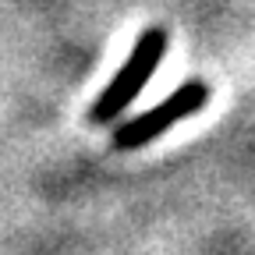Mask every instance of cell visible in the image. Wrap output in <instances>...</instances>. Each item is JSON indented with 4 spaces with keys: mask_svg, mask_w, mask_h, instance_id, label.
<instances>
[{
    "mask_svg": "<svg viewBox=\"0 0 255 255\" xmlns=\"http://www.w3.org/2000/svg\"><path fill=\"white\" fill-rule=\"evenodd\" d=\"M163 53H167V28H163V25L145 28L142 36L135 39L131 57L124 60V68L110 78V85L100 92V100L92 103V110H89L92 124H107V121H114L117 114H124L128 103H131L135 96L149 85V78L156 75Z\"/></svg>",
    "mask_w": 255,
    "mask_h": 255,
    "instance_id": "6da1fadb",
    "label": "cell"
},
{
    "mask_svg": "<svg viewBox=\"0 0 255 255\" xmlns=\"http://www.w3.org/2000/svg\"><path fill=\"white\" fill-rule=\"evenodd\" d=\"M206 103H209V82L191 78V82H184L177 92H170L167 100H159L152 110L131 117L128 124H121L110 142H114V149H142V145H149L152 138H159L167 128H174L177 121L199 114Z\"/></svg>",
    "mask_w": 255,
    "mask_h": 255,
    "instance_id": "7a4b0ae2",
    "label": "cell"
}]
</instances>
